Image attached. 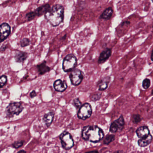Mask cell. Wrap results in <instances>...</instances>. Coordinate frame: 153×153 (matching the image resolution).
<instances>
[{
	"mask_svg": "<svg viewBox=\"0 0 153 153\" xmlns=\"http://www.w3.org/2000/svg\"><path fill=\"white\" fill-rule=\"evenodd\" d=\"M105 134L101 128L96 125L84 127L82 131V137L86 141L97 143L102 140Z\"/></svg>",
	"mask_w": 153,
	"mask_h": 153,
	"instance_id": "1",
	"label": "cell"
},
{
	"mask_svg": "<svg viewBox=\"0 0 153 153\" xmlns=\"http://www.w3.org/2000/svg\"><path fill=\"white\" fill-rule=\"evenodd\" d=\"M45 18L52 26H59L64 21V7L60 4H56L45 14Z\"/></svg>",
	"mask_w": 153,
	"mask_h": 153,
	"instance_id": "2",
	"label": "cell"
},
{
	"mask_svg": "<svg viewBox=\"0 0 153 153\" xmlns=\"http://www.w3.org/2000/svg\"><path fill=\"white\" fill-rule=\"evenodd\" d=\"M77 65V59L75 55L70 53L64 58L63 62V69L65 72H72Z\"/></svg>",
	"mask_w": 153,
	"mask_h": 153,
	"instance_id": "3",
	"label": "cell"
},
{
	"mask_svg": "<svg viewBox=\"0 0 153 153\" xmlns=\"http://www.w3.org/2000/svg\"><path fill=\"white\" fill-rule=\"evenodd\" d=\"M24 109L21 102H12L10 103L6 108V115L8 117H13L14 115H18Z\"/></svg>",
	"mask_w": 153,
	"mask_h": 153,
	"instance_id": "4",
	"label": "cell"
},
{
	"mask_svg": "<svg viewBox=\"0 0 153 153\" xmlns=\"http://www.w3.org/2000/svg\"><path fill=\"white\" fill-rule=\"evenodd\" d=\"M62 147L66 150H69L73 147L74 141L72 135L67 131L63 132L59 136Z\"/></svg>",
	"mask_w": 153,
	"mask_h": 153,
	"instance_id": "5",
	"label": "cell"
},
{
	"mask_svg": "<svg viewBox=\"0 0 153 153\" xmlns=\"http://www.w3.org/2000/svg\"><path fill=\"white\" fill-rule=\"evenodd\" d=\"M92 107L90 104L88 103H86L82 105L80 107L77 113V116L79 119L85 120L88 118H90L92 115Z\"/></svg>",
	"mask_w": 153,
	"mask_h": 153,
	"instance_id": "6",
	"label": "cell"
},
{
	"mask_svg": "<svg viewBox=\"0 0 153 153\" xmlns=\"http://www.w3.org/2000/svg\"><path fill=\"white\" fill-rule=\"evenodd\" d=\"M71 83L74 86H78L81 83L84 79L83 73L79 69H74L69 75Z\"/></svg>",
	"mask_w": 153,
	"mask_h": 153,
	"instance_id": "7",
	"label": "cell"
},
{
	"mask_svg": "<svg viewBox=\"0 0 153 153\" xmlns=\"http://www.w3.org/2000/svg\"><path fill=\"white\" fill-rule=\"evenodd\" d=\"M124 120L123 116L121 115L119 119L115 120L111 124L110 127V131L113 133L120 132L124 129Z\"/></svg>",
	"mask_w": 153,
	"mask_h": 153,
	"instance_id": "8",
	"label": "cell"
},
{
	"mask_svg": "<svg viewBox=\"0 0 153 153\" xmlns=\"http://www.w3.org/2000/svg\"><path fill=\"white\" fill-rule=\"evenodd\" d=\"M11 32V27L9 24L6 23L0 25V43L6 40Z\"/></svg>",
	"mask_w": 153,
	"mask_h": 153,
	"instance_id": "9",
	"label": "cell"
},
{
	"mask_svg": "<svg viewBox=\"0 0 153 153\" xmlns=\"http://www.w3.org/2000/svg\"><path fill=\"white\" fill-rule=\"evenodd\" d=\"M112 51L110 48H106L101 52L98 59V64H104L110 58L111 55Z\"/></svg>",
	"mask_w": 153,
	"mask_h": 153,
	"instance_id": "10",
	"label": "cell"
},
{
	"mask_svg": "<svg viewBox=\"0 0 153 153\" xmlns=\"http://www.w3.org/2000/svg\"><path fill=\"white\" fill-rule=\"evenodd\" d=\"M68 87L66 82L60 79L56 80L53 83V88L57 92H64L67 89Z\"/></svg>",
	"mask_w": 153,
	"mask_h": 153,
	"instance_id": "11",
	"label": "cell"
},
{
	"mask_svg": "<svg viewBox=\"0 0 153 153\" xmlns=\"http://www.w3.org/2000/svg\"><path fill=\"white\" fill-rule=\"evenodd\" d=\"M111 81V77L105 76L99 80L97 83V87L99 91H104L108 87V85Z\"/></svg>",
	"mask_w": 153,
	"mask_h": 153,
	"instance_id": "12",
	"label": "cell"
},
{
	"mask_svg": "<svg viewBox=\"0 0 153 153\" xmlns=\"http://www.w3.org/2000/svg\"><path fill=\"white\" fill-rule=\"evenodd\" d=\"M51 9V7L50 5L46 4L44 5L40 6L35 10L34 12L36 16L39 17L43 15H45L48 12L50 11Z\"/></svg>",
	"mask_w": 153,
	"mask_h": 153,
	"instance_id": "13",
	"label": "cell"
},
{
	"mask_svg": "<svg viewBox=\"0 0 153 153\" xmlns=\"http://www.w3.org/2000/svg\"><path fill=\"white\" fill-rule=\"evenodd\" d=\"M136 133L139 138H143L150 134L149 129L147 126H141L136 130Z\"/></svg>",
	"mask_w": 153,
	"mask_h": 153,
	"instance_id": "14",
	"label": "cell"
},
{
	"mask_svg": "<svg viewBox=\"0 0 153 153\" xmlns=\"http://www.w3.org/2000/svg\"><path fill=\"white\" fill-rule=\"evenodd\" d=\"M55 117V113L53 111H50L44 114L43 117V120L47 127L48 128L51 125Z\"/></svg>",
	"mask_w": 153,
	"mask_h": 153,
	"instance_id": "15",
	"label": "cell"
},
{
	"mask_svg": "<svg viewBox=\"0 0 153 153\" xmlns=\"http://www.w3.org/2000/svg\"><path fill=\"white\" fill-rule=\"evenodd\" d=\"M40 75H42L51 71V68L46 65V61H44L42 63L36 66Z\"/></svg>",
	"mask_w": 153,
	"mask_h": 153,
	"instance_id": "16",
	"label": "cell"
},
{
	"mask_svg": "<svg viewBox=\"0 0 153 153\" xmlns=\"http://www.w3.org/2000/svg\"><path fill=\"white\" fill-rule=\"evenodd\" d=\"M152 136L150 134L146 137L141 138L138 141V145L140 147H145L150 145L152 141Z\"/></svg>",
	"mask_w": 153,
	"mask_h": 153,
	"instance_id": "17",
	"label": "cell"
},
{
	"mask_svg": "<svg viewBox=\"0 0 153 153\" xmlns=\"http://www.w3.org/2000/svg\"><path fill=\"white\" fill-rule=\"evenodd\" d=\"M28 57L27 53L22 51H18L15 54L14 59L16 62L23 63L27 59Z\"/></svg>",
	"mask_w": 153,
	"mask_h": 153,
	"instance_id": "18",
	"label": "cell"
},
{
	"mask_svg": "<svg viewBox=\"0 0 153 153\" xmlns=\"http://www.w3.org/2000/svg\"><path fill=\"white\" fill-rule=\"evenodd\" d=\"M113 14V10L112 7H109L107 8L100 15V19L109 20L112 17Z\"/></svg>",
	"mask_w": 153,
	"mask_h": 153,
	"instance_id": "19",
	"label": "cell"
},
{
	"mask_svg": "<svg viewBox=\"0 0 153 153\" xmlns=\"http://www.w3.org/2000/svg\"><path fill=\"white\" fill-rule=\"evenodd\" d=\"M115 140V136L114 135H107L106 136V137L104 138V141H103V143L105 145H108L111 142L114 141V140Z\"/></svg>",
	"mask_w": 153,
	"mask_h": 153,
	"instance_id": "20",
	"label": "cell"
},
{
	"mask_svg": "<svg viewBox=\"0 0 153 153\" xmlns=\"http://www.w3.org/2000/svg\"><path fill=\"white\" fill-rule=\"evenodd\" d=\"M132 122L134 124H137L140 123L141 120V117L138 114H134L131 117Z\"/></svg>",
	"mask_w": 153,
	"mask_h": 153,
	"instance_id": "21",
	"label": "cell"
},
{
	"mask_svg": "<svg viewBox=\"0 0 153 153\" xmlns=\"http://www.w3.org/2000/svg\"><path fill=\"white\" fill-rule=\"evenodd\" d=\"M151 85V81L150 79L148 78H145L143 80L142 82V87L145 89H147L149 88Z\"/></svg>",
	"mask_w": 153,
	"mask_h": 153,
	"instance_id": "22",
	"label": "cell"
},
{
	"mask_svg": "<svg viewBox=\"0 0 153 153\" xmlns=\"http://www.w3.org/2000/svg\"><path fill=\"white\" fill-rule=\"evenodd\" d=\"M7 82V77L5 75L0 77V89L6 85Z\"/></svg>",
	"mask_w": 153,
	"mask_h": 153,
	"instance_id": "23",
	"label": "cell"
},
{
	"mask_svg": "<svg viewBox=\"0 0 153 153\" xmlns=\"http://www.w3.org/2000/svg\"><path fill=\"white\" fill-rule=\"evenodd\" d=\"M101 97H102V94L100 93H97L96 94H94L91 96V100L94 102H96V101L100 100Z\"/></svg>",
	"mask_w": 153,
	"mask_h": 153,
	"instance_id": "24",
	"label": "cell"
},
{
	"mask_svg": "<svg viewBox=\"0 0 153 153\" xmlns=\"http://www.w3.org/2000/svg\"><path fill=\"white\" fill-rule=\"evenodd\" d=\"M36 17V15L34 11L28 12L26 14V18L28 21H31V20L34 19Z\"/></svg>",
	"mask_w": 153,
	"mask_h": 153,
	"instance_id": "25",
	"label": "cell"
},
{
	"mask_svg": "<svg viewBox=\"0 0 153 153\" xmlns=\"http://www.w3.org/2000/svg\"><path fill=\"white\" fill-rule=\"evenodd\" d=\"M30 41L28 38H23L20 41V44L22 47H25L29 45Z\"/></svg>",
	"mask_w": 153,
	"mask_h": 153,
	"instance_id": "26",
	"label": "cell"
},
{
	"mask_svg": "<svg viewBox=\"0 0 153 153\" xmlns=\"http://www.w3.org/2000/svg\"><path fill=\"white\" fill-rule=\"evenodd\" d=\"M73 105L75 106L76 109H79L81 107V102L80 101V99L78 98H77L73 100Z\"/></svg>",
	"mask_w": 153,
	"mask_h": 153,
	"instance_id": "27",
	"label": "cell"
},
{
	"mask_svg": "<svg viewBox=\"0 0 153 153\" xmlns=\"http://www.w3.org/2000/svg\"><path fill=\"white\" fill-rule=\"evenodd\" d=\"M24 143V141H15L13 144H12V146L15 149H18L22 147Z\"/></svg>",
	"mask_w": 153,
	"mask_h": 153,
	"instance_id": "28",
	"label": "cell"
},
{
	"mask_svg": "<svg viewBox=\"0 0 153 153\" xmlns=\"http://www.w3.org/2000/svg\"><path fill=\"white\" fill-rule=\"evenodd\" d=\"M36 95H37V94H36V92L35 91L33 90L32 91V92L30 94V96L31 98H34L36 96Z\"/></svg>",
	"mask_w": 153,
	"mask_h": 153,
	"instance_id": "29",
	"label": "cell"
},
{
	"mask_svg": "<svg viewBox=\"0 0 153 153\" xmlns=\"http://www.w3.org/2000/svg\"><path fill=\"white\" fill-rule=\"evenodd\" d=\"M6 48H7L6 45H3L0 48V52L4 51L6 49Z\"/></svg>",
	"mask_w": 153,
	"mask_h": 153,
	"instance_id": "30",
	"label": "cell"
},
{
	"mask_svg": "<svg viewBox=\"0 0 153 153\" xmlns=\"http://www.w3.org/2000/svg\"><path fill=\"white\" fill-rule=\"evenodd\" d=\"M114 153H127L125 151H123V150H117V151H115Z\"/></svg>",
	"mask_w": 153,
	"mask_h": 153,
	"instance_id": "31",
	"label": "cell"
},
{
	"mask_svg": "<svg viewBox=\"0 0 153 153\" xmlns=\"http://www.w3.org/2000/svg\"><path fill=\"white\" fill-rule=\"evenodd\" d=\"M99 153L98 151L97 150H94V151H91L89 152H86V153Z\"/></svg>",
	"mask_w": 153,
	"mask_h": 153,
	"instance_id": "32",
	"label": "cell"
},
{
	"mask_svg": "<svg viewBox=\"0 0 153 153\" xmlns=\"http://www.w3.org/2000/svg\"><path fill=\"white\" fill-rule=\"evenodd\" d=\"M17 153H26V151L24 150H21L18 151Z\"/></svg>",
	"mask_w": 153,
	"mask_h": 153,
	"instance_id": "33",
	"label": "cell"
},
{
	"mask_svg": "<svg viewBox=\"0 0 153 153\" xmlns=\"http://www.w3.org/2000/svg\"><path fill=\"white\" fill-rule=\"evenodd\" d=\"M152 55H153V53H152V52L151 53V57H150V58H151V61H153V60H152Z\"/></svg>",
	"mask_w": 153,
	"mask_h": 153,
	"instance_id": "34",
	"label": "cell"
}]
</instances>
